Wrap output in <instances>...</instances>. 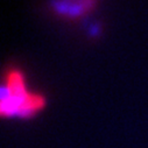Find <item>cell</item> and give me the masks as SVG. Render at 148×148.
<instances>
[{
    "label": "cell",
    "mask_w": 148,
    "mask_h": 148,
    "mask_svg": "<svg viewBox=\"0 0 148 148\" xmlns=\"http://www.w3.org/2000/svg\"><path fill=\"white\" fill-rule=\"evenodd\" d=\"M47 99L28 89L25 73L18 69L6 72L0 84V118L30 119L46 107Z\"/></svg>",
    "instance_id": "6da1fadb"
}]
</instances>
